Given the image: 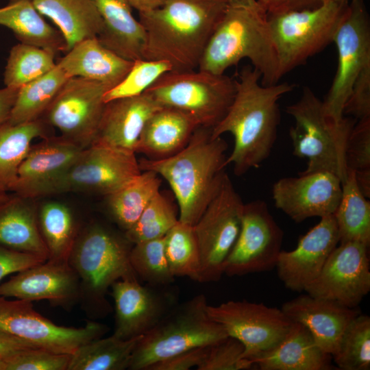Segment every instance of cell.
<instances>
[{
    "label": "cell",
    "instance_id": "41",
    "mask_svg": "<svg viewBox=\"0 0 370 370\" xmlns=\"http://www.w3.org/2000/svg\"><path fill=\"white\" fill-rule=\"evenodd\" d=\"M178 221L179 214L176 208L169 197L160 190L137 221L124 234L133 244L162 238Z\"/></svg>",
    "mask_w": 370,
    "mask_h": 370
},
{
    "label": "cell",
    "instance_id": "43",
    "mask_svg": "<svg viewBox=\"0 0 370 370\" xmlns=\"http://www.w3.org/2000/svg\"><path fill=\"white\" fill-rule=\"evenodd\" d=\"M172 71L165 60L138 59L125 77L103 96L105 103L127 97L139 96L164 73Z\"/></svg>",
    "mask_w": 370,
    "mask_h": 370
},
{
    "label": "cell",
    "instance_id": "34",
    "mask_svg": "<svg viewBox=\"0 0 370 370\" xmlns=\"http://www.w3.org/2000/svg\"><path fill=\"white\" fill-rule=\"evenodd\" d=\"M160 176L143 171L133 180L107 196V208L112 219L125 232L137 221L143 210L160 191Z\"/></svg>",
    "mask_w": 370,
    "mask_h": 370
},
{
    "label": "cell",
    "instance_id": "18",
    "mask_svg": "<svg viewBox=\"0 0 370 370\" xmlns=\"http://www.w3.org/2000/svg\"><path fill=\"white\" fill-rule=\"evenodd\" d=\"M114 302V336L128 340L144 335L177 303L166 286H143L138 279L121 280L111 286Z\"/></svg>",
    "mask_w": 370,
    "mask_h": 370
},
{
    "label": "cell",
    "instance_id": "13",
    "mask_svg": "<svg viewBox=\"0 0 370 370\" xmlns=\"http://www.w3.org/2000/svg\"><path fill=\"white\" fill-rule=\"evenodd\" d=\"M207 312L243 344L244 358L249 361L279 343L293 323L282 309L246 300L208 304Z\"/></svg>",
    "mask_w": 370,
    "mask_h": 370
},
{
    "label": "cell",
    "instance_id": "47",
    "mask_svg": "<svg viewBox=\"0 0 370 370\" xmlns=\"http://www.w3.org/2000/svg\"><path fill=\"white\" fill-rule=\"evenodd\" d=\"M343 115L357 121L370 118V64L356 78L345 106Z\"/></svg>",
    "mask_w": 370,
    "mask_h": 370
},
{
    "label": "cell",
    "instance_id": "19",
    "mask_svg": "<svg viewBox=\"0 0 370 370\" xmlns=\"http://www.w3.org/2000/svg\"><path fill=\"white\" fill-rule=\"evenodd\" d=\"M32 146L9 190L28 199L57 194L62 179L84 149L61 136Z\"/></svg>",
    "mask_w": 370,
    "mask_h": 370
},
{
    "label": "cell",
    "instance_id": "12",
    "mask_svg": "<svg viewBox=\"0 0 370 370\" xmlns=\"http://www.w3.org/2000/svg\"><path fill=\"white\" fill-rule=\"evenodd\" d=\"M108 330L106 325L92 320L80 328L58 325L36 312L32 301L0 296V331L40 349L72 354Z\"/></svg>",
    "mask_w": 370,
    "mask_h": 370
},
{
    "label": "cell",
    "instance_id": "5",
    "mask_svg": "<svg viewBox=\"0 0 370 370\" xmlns=\"http://www.w3.org/2000/svg\"><path fill=\"white\" fill-rule=\"evenodd\" d=\"M244 58L260 72L262 85H273L281 79L267 12L260 6L228 5L206 45L198 68L223 75Z\"/></svg>",
    "mask_w": 370,
    "mask_h": 370
},
{
    "label": "cell",
    "instance_id": "2",
    "mask_svg": "<svg viewBox=\"0 0 370 370\" xmlns=\"http://www.w3.org/2000/svg\"><path fill=\"white\" fill-rule=\"evenodd\" d=\"M227 7V0H168L140 12L145 31L143 59L167 61L174 71L194 70Z\"/></svg>",
    "mask_w": 370,
    "mask_h": 370
},
{
    "label": "cell",
    "instance_id": "7",
    "mask_svg": "<svg viewBox=\"0 0 370 370\" xmlns=\"http://www.w3.org/2000/svg\"><path fill=\"white\" fill-rule=\"evenodd\" d=\"M208 305L204 294L176 304L140 337L128 369L148 370L153 364L176 354L228 336L224 328L209 317Z\"/></svg>",
    "mask_w": 370,
    "mask_h": 370
},
{
    "label": "cell",
    "instance_id": "35",
    "mask_svg": "<svg viewBox=\"0 0 370 370\" xmlns=\"http://www.w3.org/2000/svg\"><path fill=\"white\" fill-rule=\"evenodd\" d=\"M142 336L128 340L114 335L99 338L79 347L71 356L67 370H125Z\"/></svg>",
    "mask_w": 370,
    "mask_h": 370
},
{
    "label": "cell",
    "instance_id": "46",
    "mask_svg": "<svg viewBox=\"0 0 370 370\" xmlns=\"http://www.w3.org/2000/svg\"><path fill=\"white\" fill-rule=\"evenodd\" d=\"M71 354L30 349L5 358L6 370H67Z\"/></svg>",
    "mask_w": 370,
    "mask_h": 370
},
{
    "label": "cell",
    "instance_id": "49",
    "mask_svg": "<svg viewBox=\"0 0 370 370\" xmlns=\"http://www.w3.org/2000/svg\"><path fill=\"white\" fill-rule=\"evenodd\" d=\"M208 346L196 347L151 365L148 370H188L201 364Z\"/></svg>",
    "mask_w": 370,
    "mask_h": 370
},
{
    "label": "cell",
    "instance_id": "17",
    "mask_svg": "<svg viewBox=\"0 0 370 370\" xmlns=\"http://www.w3.org/2000/svg\"><path fill=\"white\" fill-rule=\"evenodd\" d=\"M338 244L304 291L356 308L370 291L369 246L358 242Z\"/></svg>",
    "mask_w": 370,
    "mask_h": 370
},
{
    "label": "cell",
    "instance_id": "53",
    "mask_svg": "<svg viewBox=\"0 0 370 370\" xmlns=\"http://www.w3.org/2000/svg\"><path fill=\"white\" fill-rule=\"evenodd\" d=\"M132 8L138 12H146L160 8L168 0H127Z\"/></svg>",
    "mask_w": 370,
    "mask_h": 370
},
{
    "label": "cell",
    "instance_id": "37",
    "mask_svg": "<svg viewBox=\"0 0 370 370\" xmlns=\"http://www.w3.org/2000/svg\"><path fill=\"white\" fill-rule=\"evenodd\" d=\"M69 78L56 64L46 74L19 88L7 122L19 124L40 119Z\"/></svg>",
    "mask_w": 370,
    "mask_h": 370
},
{
    "label": "cell",
    "instance_id": "32",
    "mask_svg": "<svg viewBox=\"0 0 370 370\" xmlns=\"http://www.w3.org/2000/svg\"><path fill=\"white\" fill-rule=\"evenodd\" d=\"M47 125L42 118L37 120L0 125V188L9 190L17 177L19 166L27 155L32 142L48 136Z\"/></svg>",
    "mask_w": 370,
    "mask_h": 370
},
{
    "label": "cell",
    "instance_id": "1",
    "mask_svg": "<svg viewBox=\"0 0 370 370\" xmlns=\"http://www.w3.org/2000/svg\"><path fill=\"white\" fill-rule=\"evenodd\" d=\"M261 75L252 66H245L235 79V95L223 119L211 129L213 138L229 132L233 149L225 165L232 164L236 175L259 167L270 156L280 122L278 101L293 91L295 84L260 83Z\"/></svg>",
    "mask_w": 370,
    "mask_h": 370
},
{
    "label": "cell",
    "instance_id": "45",
    "mask_svg": "<svg viewBox=\"0 0 370 370\" xmlns=\"http://www.w3.org/2000/svg\"><path fill=\"white\" fill-rule=\"evenodd\" d=\"M244 347L237 339L227 336L208 346L197 370H247L255 367L244 358Z\"/></svg>",
    "mask_w": 370,
    "mask_h": 370
},
{
    "label": "cell",
    "instance_id": "31",
    "mask_svg": "<svg viewBox=\"0 0 370 370\" xmlns=\"http://www.w3.org/2000/svg\"><path fill=\"white\" fill-rule=\"evenodd\" d=\"M32 1H11L0 8V25L11 29L22 43L66 52V44L60 32L42 17Z\"/></svg>",
    "mask_w": 370,
    "mask_h": 370
},
{
    "label": "cell",
    "instance_id": "48",
    "mask_svg": "<svg viewBox=\"0 0 370 370\" xmlns=\"http://www.w3.org/2000/svg\"><path fill=\"white\" fill-rule=\"evenodd\" d=\"M47 260L44 258L0 245V282L7 275Z\"/></svg>",
    "mask_w": 370,
    "mask_h": 370
},
{
    "label": "cell",
    "instance_id": "50",
    "mask_svg": "<svg viewBox=\"0 0 370 370\" xmlns=\"http://www.w3.org/2000/svg\"><path fill=\"white\" fill-rule=\"evenodd\" d=\"M330 1L349 0H257L267 14L315 8Z\"/></svg>",
    "mask_w": 370,
    "mask_h": 370
},
{
    "label": "cell",
    "instance_id": "14",
    "mask_svg": "<svg viewBox=\"0 0 370 370\" xmlns=\"http://www.w3.org/2000/svg\"><path fill=\"white\" fill-rule=\"evenodd\" d=\"M283 237L264 201L244 204L240 232L225 262L224 274L242 276L275 267Z\"/></svg>",
    "mask_w": 370,
    "mask_h": 370
},
{
    "label": "cell",
    "instance_id": "57",
    "mask_svg": "<svg viewBox=\"0 0 370 370\" xmlns=\"http://www.w3.org/2000/svg\"><path fill=\"white\" fill-rule=\"evenodd\" d=\"M11 1H19V0H10ZM27 1H34V0H27Z\"/></svg>",
    "mask_w": 370,
    "mask_h": 370
},
{
    "label": "cell",
    "instance_id": "6",
    "mask_svg": "<svg viewBox=\"0 0 370 370\" xmlns=\"http://www.w3.org/2000/svg\"><path fill=\"white\" fill-rule=\"evenodd\" d=\"M286 111L294 120L289 129L293 153L307 160L306 169L299 174L326 171L343 182L347 171V143L357 120L344 116L337 121L326 115L322 101L307 86Z\"/></svg>",
    "mask_w": 370,
    "mask_h": 370
},
{
    "label": "cell",
    "instance_id": "56",
    "mask_svg": "<svg viewBox=\"0 0 370 370\" xmlns=\"http://www.w3.org/2000/svg\"><path fill=\"white\" fill-rule=\"evenodd\" d=\"M0 370H6V363L4 358L0 356Z\"/></svg>",
    "mask_w": 370,
    "mask_h": 370
},
{
    "label": "cell",
    "instance_id": "39",
    "mask_svg": "<svg viewBox=\"0 0 370 370\" xmlns=\"http://www.w3.org/2000/svg\"><path fill=\"white\" fill-rule=\"evenodd\" d=\"M164 239L165 254L172 274L199 282L200 253L193 225L178 221Z\"/></svg>",
    "mask_w": 370,
    "mask_h": 370
},
{
    "label": "cell",
    "instance_id": "26",
    "mask_svg": "<svg viewBox=\"0 0 370 370\" xmlns=\"http://www.w3.org/2000/svg\"><path fill=\"white\" fill-rule=\"evenodd\" d=\"M133 62L104 47L95 37L76 44L57 65L69 77H79L99 82L110 89L125 77Z\"/></svg>",
    "mask_w": 370,
    "mask_h": 370
},
{
    "label": "cell",
    "instance_id": "51",
    "mask_svg": "<svg viewBox=\"0 0 370 370\" xmlns=\"http://www.w3.org/2000/svg\"><path fill=\"white\" fill-rule=\"evenodd\" d=\"M30 349H40L15 336L0 331V356L4 358Z\"/></svg>",
    "mask_w": 370,
    "mask_h": 370
},
{
    "label": "cell",
    "instance_id": "4",
    "mask_svg": "<svg viewBox=\"0 0 370 370\" xmlns=\"http://www.w3.org/2000/svg\"><path fill=\"white\" fill-rule=\"evenodd\" d=\"M133 245L125 234L97 223L80 230L68 262L79 278V303L90 319L112 312L106 295L114 282L138 279L130 260Z\"/></svg>",
    "mask_w": 370,
    "mask_h": 370
},
{
    "label": "cell",
    "instance_id": "11",
    "mask_svg": "<svg viewBox=\"0 0 370 370\" xmlns=\"http://www.w3.org/2000/svg\"><path fill=\"white\" fill-rule=\"evenodd\" d=\"M333 42L338 53L337 70L323 102L326 115L338 121L353 85L370 64V18L364 0H349Z\"/></svg>",
    "mask_w": 370,
    "mask_h": 370
},
{
    "label": "cell",
    "instance_id": "40",
    "mask_svg": "<svg viewBox=\"0 0 370 370\" xmlns=\"http://www.w3.org/2000/svg\"><path fill=\"white\" fill-rule=\"evenodd\" d=\"M343 370L370 369V317L358 314L345 328L336 352L332 356Z\"/></svg>",
    "mask_w": 370,
    "mask_h": 370
},
{
    "label": "cell",
    "instance_id": "30",
    "mask_svg": "<svg viewBox=\"0 0 370 370\" xmlns=\"http://www.w3.org/2000/svg\"><path fill=\"white\" fill-rule=\"evenodd\" d=\"M36 9L58 27L67 51L78 42L99 36L102 19L92 0H34Z\"/></svg>",
    "mask_w": 370,
    "mask_h": 370
},
{
    "label": "cell",
    "instance_id": "9",
    "mask_svg": "<svg viewBox=\"0 0 370 370\" xmlns=\"http://www.w3.org/2000/svg\"><path fill=\"white\" fill-rule=\"evenodd\" d=\"M235 91L234 80L224 74L192 70L168 71L143 93L160 107L180 110L212 129L226 114Z\"/></svg>",
    "mask_w": 370,
    "mask_h": 370
},
{
    "label": "cell",
    "instance_id": "22",
    "mask_svg": "<svg viewBox=\"0 0 370 370\" xmlns=\"http://www.w3.org/2000/svg\"><path fill=\"white\" fill-rule=\"evenodd\" d=\"M338 243L334 215L321 217L315 226L299 238L294 249L280 251L275 266L280 280L293 291H304L319 275Z\"/></svg>",
    "mask_w": 370,
    "mask_h": 370
},
{
    "label": "cell",
    "instance_id": "20",
    "mask_svg": "<svg viewBox=\"0 0 370 370\" xmlns=\"http://www.w3.org/2000/svg\"><path fill=\"white\" fill-rule=\"evenodd\" d=\"M341 193V180L326 171L280 178L272 187L275 207L296 223L333 214Z\"/></svg>",
    "mask_w": 370,
    "mask_h": 370
},
{
    "label": "cell",
    "instance_id": "25",
    "mask_svg": "<svg viewBox=\"0 0 370 370\" xmlns=\"http://www.w3.org/2000/svg\"><path fill=\"white\" fill-rule=\"evenodd\" d=\"M332 357L316 343L309 330L293 322L283 339L251 360L261 370H330Z\"/></svg>",
    "mask_w": 370,
    "mask_h": 370
},
{
    "label": "cell",
    "instance_id": "44",
    "mask_svg": "<svg viewBox=\"0 0 370 370\" xmlns=\"http://www.w3.org/2000/svg\"><path fill=\"white\" fill-rule=\"evenodd\" d=\"M347 169L354 171L362 193L370 197V118L358 120L347 140Z\"/></svg>",
    "mask_w": 370,
    "mask_h": 370
},
{
    "label": "cell",
    "instance_id": "54",
    "mask_svg": "<svg viewBox=\"0 0 370 370\" xmlns=\"http://www.w3.org/2000/svg\"><path fill=\"white\" fill-rule=\"evenodd\" d=\"M228 5L234 8H257L260 7L257 0H227Z\"/></svg>",
    "mask_w": 370,
    "mask_h": 370
},
{
    "label": "cell",
    "instance_id": "16",
    "mask_svg": "<svg viewBox=\"0 0 370 370\" xmlns=\"http://www.w3.org/2000/svg\"><path fill=\"white\" fill-rule=\"evenodd\" d=\"M136 153L102 145L84 149L62 179L58 193L79 191L108 196L140 173Z\"/></svg>",
    "mask_w": 370,
    "mask_h": 370
},
{
    "label": "cell",
    "instance_id": "8",
    "mask_svg": "<svg viewBox=\"0 0 370 370\" xmlns=\"http://www.w3.org/2000/svg\"><path fill=\"white\" fill-rule=\"evenodd\" d=\"M349 1H330L315 8L267 14L281 78L333 42Z\"/></svg>",
    "mask_w": 370,
    "mask_h": 370
},
{
    "label": "cell",
    "instance_id": "21",
    "mask_svg": "<svg viewBox=\"0 0 370 370\" xmlns=\"http://www.w3.org/2000/svg\"><path fill=\"white\" fill-rule=\"evenodd\" d=\"M79 280L68 261L47 259L0 284V296L29 301L46 299L69 310L79 299Z\"/></svg>",
    "mask_w": 370,
    "mask_h": 370
},
{
    "label": "cell",
    "instance_id": "38",
    "mask_svg": "<svg viewBox=\"0 0 370 370\" xmlns=\"http://www.w3.org/2000/svg\"><path fill=\"white\" fill-rule=\"evenodd\" d=\"M53 51L20 42L10 51L3 75L6 87L19 88L53 69L55 62Z\"/></svg>",
    "mask_w": 370,
    "mask_h": 370
},
{
    "label": "cell",
    "instance_id": "23",
    "mask_svg": "<svg viewBox=\"0 0 370 370\" xmlns=\"http://www.w3.org/2000/svg\"><path fill=\"white\" fill-rule=\"evenodd\" d=\"M281 309L292 321L304 325L317 345L332 356L348 324L360 314L356 308L308 293L284 302Z\"/></svg>",
    "mask_w": 370,
    "mask_h": 370
},
{
    "label": "cell",
    "instance_id": "42",
    "mask_svg": "<svg viewBox=\"0 0 370 370\" xmlns=\"http://www.w3.org/2000/svg\"><path fill=\"white\" fill-rule=\"evenodd\" d=\"M130 260L138 278L147 284L167 286L174 281L165 254L164 237L134 244Z\"/></svg>",
    "mask_w": 370,
    "mask_h": 370
},
{
    "label": "cell",
    "instance_id": "52",
    "mask_svg": "<svg viewBox=\"0 0 370 370\" xmlns=\"http://www.w3.org/2000/svg\"><path fill=\"white\" fill-rule=\"evenodd\" d=\"M18 89L6 86L0 89V125L9 119Z\"/></svg>",
    "mask_w": 370,
    "mask_h": 370
},
{
    "label": "cell",
    "instance_id": "15",
    "mask_svg": "<svg viewBox=\"0 0 370 370\" xmlns=\"http://www.w3.org/2000/svg\"><path fill=\"white\" fill-rule=\"evenodd\" d=\"M109 87L99 82L70 77L42 119L59 130L61 136L83 149L92 145L106 105Z\"/></svg>",
    "mask_w": 370,
    "mask_h": 370
},
{
    "label": "cell",
    "instance_id": "24",
    "mask_svg": "<svg viewBox=\"0 0 370 370\" xmlns=\"http://www.w3.org/2000/svg\"><path fill=\"white\" fill-rule=\"evenodd\" d=\"M160 108L144 93L106 103L92 145H106L136 153L146 122Z\"/></svg>",
    "mask_w": 370,
    "mask_h": 370
},
{
    "label": "cell",
    "instance_id": "55",
    "mask_svg": "<svg viewBox=\"0 0 370 370\" xmlns=\"http://www.w3.org/2000/svg\"><path fill=\"white\" fill-rule=\"evenodd\" d=\"M10 197V196L7 194L6 190L0 188V205L6 201Z\"/></svg>",
    "mask_w": 370,
    "mask_h": 370
},
{
    "label": "cell",
    "instance_id": "27",
    "mask_svg": "<svg viewBox=\"0 0 370 370\" xmlns=\"http://www.w3.org/2000/svg\"><path fill=\"white\" fill-rule=\"evenodd\" d=\"M198 127L197 121L188 114L161 107L146 122L136 153H143L153 160L172 156L187 145Z\"/></svg>",
    "mask_w": 370,
    "mask_h": 370
},
{
    "label": "cell",
    "instance_id": "36",
    "mask_svg": "<svg viewBox=\"0 0 370 370\" xmlns=\"http://www.w3.org/2000/svg\"><path fill=\"white\" fill-rule=\"evenodd\" d=\"M38 222L48 259L68 261L80 232L72 210L58 201L44 203L38 210Z\"/></svg>",
    "mask_w": 370,
    "mask_h": 370
},
{
    "label": "cell",
    "instance_id": "29",
    "mask_svg": "<svg viewBox=\"0 0 370 370\" xmlns=\"http://www.w3.org/2000/svg\"><path fill=\"white\" fill-rule=\"evenodd\" d=\"M30 199L17 195L0 205V245L49 258L41 236L38 210Z\"/></svg>",
    "mask_w": 370,
    "mask_h": 370
},
{
    "label": "cell",
    "instance_id": "33",
    "mask_svg": "<svg viewBox=\"0 0 370 370\" xmlns=\"http://www.w3.org/2000/svg\"><path fill=\"white\" fill-rule=\"evenodd\" d=\"M339 243L358 242L370 245V202L360 191L354 171L347 169L342 182L339 204L333 214Z\"/></svg>",
    "mask_w": 370,
    "mask_h": 370
},
{
    "label": "cell",
    "instance_id": "10",
    "mask_svg": "<svg viewBox=\"0 0 370 370\" xmlns=\"http://www.w3.org/2000/svg\"><path fill=\"white\" fill-rule=\"evenodd\" d=\"M244 203L227 175L217 194L193 225L201 260L199 282L219 281L238 238Z\"/></svg>",
    "mask_w": 370,
    "mask_h": 370
},
{
    "label": "cell",
    "instance_id": "28",
    "mask_svg": "<svg viewBox=\"0 0 370 370\" xmlns=\"http://www.w3.org/2000/svg\"><path fill=\"white\" fill-rule=\"evenodd\" d=\"M103 22L99 42L121 57L143 59L145 31L132 15L127 0H92Z\"/></svg>",
    "mask_w": 370,
    "mask_h": 370
},
{
    "label": "cell",
    "instance_id": "3",
    "mask_svg": "<svg viewBox=\"0 0 370 370\" xmlns=\"http://www.w3.org/2000/svg\"><path fill=\"white\" fill-rule=\"evenodd\" d=\"M227 144L213 138L211 128L199 126L178 153L164 159L142 158L140 170L163 177L177 199L179 221L194 225L220 190L225 172Z\"/></svg>",
    "mask_w": 370,
    "mask_h": 370
}]
</instances>
